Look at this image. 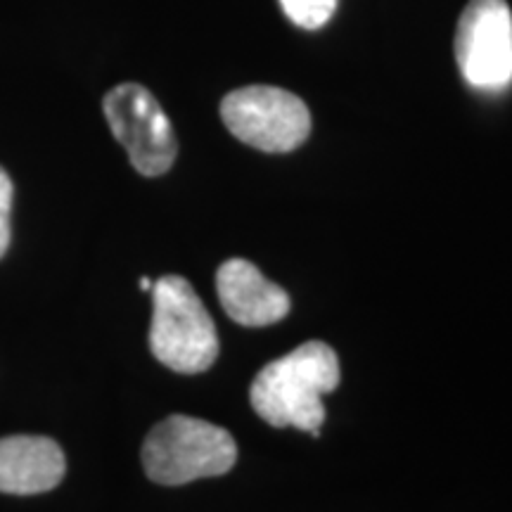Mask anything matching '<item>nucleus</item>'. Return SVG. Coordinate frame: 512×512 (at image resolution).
<instances>
[{"instance_id":"6","label":"nucleus","mask_w":512,"mask_h":512,"mask_svg":"<svg viewBox=\"0 0 512 512\" xmlns=\"http://www.w3.org/2000/svg\"><path fill=\"white\" fill-rule=\"evenodd\" d=\"M456 60L477 91L501 93L512 83V12L505 0H470L458 19Z\"/></svg>"},{"instance_id":"9","label":"nucleus","mask_w":512,"mask_h":512,"mask_svg":"<svg viewBox=\"0 0 512 512\" xmlns=\"http://www.w3.org/2000/svg\"><path fill=\"white\" fill-rule=\"evenodd\" d=\"M285 15L302 29H320L335 15L337 0H280Z\"/></svg>"},{"instance_id":"8","label":"nucleus","mask_w":512,"mask_h":512,"mask_svg":"<svg viewBox=\"0 0 512 512\" xmlns=\"http://www.w3.org/2000/svg\"><path fill=\"white\" fill-rule=\"evenodd\" d=\"M67 472L62 448L48 437L0 439V494L31 496L55 489Z\"/></svg>"},{"instance_id":"10","label":"nucleus","mask_w":512,"mask_h":512,"mask_svg":"<svg viewBox=\"0 0 512 512\" xmlns=\"http://www.w3.org/2000/svg\"><path fill=\"white\" fill-rule=\"evenodd\" d=\"M12 197H15V188H12L8 171L0 166V259L8 252L12 240Z\"/></svg>"},{"instance_id":"1","label":"nucleus","mask_w":512,"mask_h":512,"mask_svg":"<svg viewBox=\"0 0 512 512\" xmlns=\"http://www.w3.org/2000/svg\"><path fill=\"white\" fill-rule=\"evenodd\" d=\"M339 384L337 354L323 342H306L254 377L249 401L273 427H297L318 437L325 422L323 396Z\"/></svg>"},{"instance_id":"5","label":"nucleus","mask_w":512,"mask_h":512,"mask_svg":"<svg viewBox=\"0 0 512 512\" xmlns=\"http://www.w3.org/2000/svg\"><path fill=\"white\" fill-rule=\"evenodd\" d=\"M102 110L140 176H162L174 166L178 155L174 126L145 86L121 83L112 88L102 100Z\"/></svg>"},{"instance_id":"3","label":"nucleus","mask_w":512,"mask_h":512,"mask_svg":"<svg viewBox=\"0 0 512 512\" xmlns=\"http://www.w3.org/2000/svg\"><path fill=\"white\" fill-rule=\"evenodd\" d=\"M140 456L152 482L181 486L226 475L238 460V446L233 434L214 422L171 415L152 427Z\"/></svg>"},{"instance_id":"7","label":"nucleus","mask_w":512,"mask_h":512,"mask_svg":"<svg viewBox=\"0 0 512 512\" xmlns=\"http://www.w3.org/2000/svg\"><path fill=\"white\" fill-rule=\"evenodd\" d=\"M223 311L245 328H266L290 313V297L245 259H230L216 273Z\"/></svg>"},{"instance_id":"4","label":"nucleus","mask_w":512,"mask_h":512,"mask_svg":"<svg viewBox=\"0 0 512 512\" xmlns=\"http://www.w3.org/2000/svg\"><path fill=\"white\" fill-rule=\"evenodd\" d=\"M221 119L235 138L261 152H292L309 138L311 112L302 98L275 86H247L228 93Z\"/></svg>"},{"instance_id":"2","label":"nucleus","mask_w":512,"mask_h":512,"mask_svg":"<svg viewBox=\"0 0 512 512\" xmlns=\"http://www.w3.org/2000/svg\"><path fill=\"white\" fill-rule=\"evenodd\" d=\"M150 349L162 366L183 375L204 373L219 356V337L207 306L181 275L152 285Z\"/></svg>"},{"instance_id":"11","label":"nucleus","mask_w":512,"mask_h":512,"mask_svg":"<svg viewBox=\"0 0 512 512\" xmlns=\"http://www.w3.org/2000/svg\"><path fill=\"white\" fill-rule=\"evenodd\" d=\"M152 285H155V283H152L150 278H143V280H140V287H143L145 292H150V290H152Z\"/></svg>"}]
</instances>
